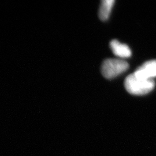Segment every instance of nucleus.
Wrapping results in <instances>:
<instances>
[{
	"mask_svg": "<svg viewBox=\"0 0 156 156\" xmlns=\"http://www.w3.org/2000/svg\"><path fill=\"white\" fill-rule=\"evenodd\" d=\"M124 86L129 94L141 95L152 91L154 88L155 83L153 80L140 78L133 73L126 78Z\"/></svg>",
	"mask_w": 156,
	"mask_h": 156,
	"instance_id": "obj_1",
	"label": "nucleus"
},
{
	"mask_svg": "<svg viewBox=\"0 0 156 156\" xmlns=\"http://www.w3.org/2000/svg\"><path fill=\"white\" fill-rule=\"evenodd\" d=\"M134 73L140 78L153 80V79L156 77V60L145 62Z\"/></svg>",
	"mask_w": 156,
	"mask_h": 156,
	"instance_id": "obj_3",
	"label": "nucleus"
},
{
	"mask_svg": "<svg viewBox=\"0 0 156 156\" xmlns=\"http://www.w3.org/2000/svg\"><path fill=\"white\" fill-rule=\"evenodd\" d=\"M114 3V0H103L101 1L99 9V17L101 20L105 21L109 19Z\"/></svg>",
	"mask_w": 156,
	"mask_h": 156,
	"instance_id": "obj_5",
	"label": "nucleus"
},
{
	"mask_svg": "<svg viewBox=\"0 0 156 156\" xmlns=\"http://www.w3.org/2000/svg\"><path fill=\"white\" fill-rule=\"evenodd\" d=\"M110 47L113 54L121 58H128L131 56V50L128 45L113 39L110 42Z\"/></svg>",
	"mask_w": 156,
	"mask_h": 156,
	"instance_id": "obj_4",
	"label": "nucleus"
},
{
	"mask_svg": "<svg viewBox=\"0 0 156 156\" xmlns=\"http://www.w3.org/2000/svg\"><path fill=\"white\" fill-rule=\"evenodd\" d=\"M128 68L129 64L125 60L109 58L102 62L101 73L106 79H112L126 71Z\"/></svg>",
	"mask_w": 156,
	"mask_h": 156,
	"instance_id": "obj_2",
	"label": "nucleus"
}]
</instances>
